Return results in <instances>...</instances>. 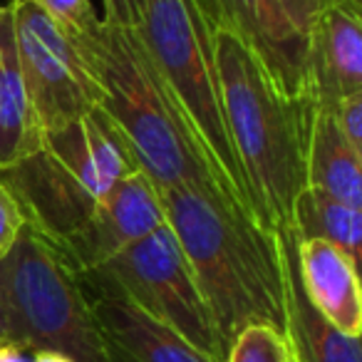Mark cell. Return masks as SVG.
Listing matches in <instances>:
<instances>
[{
	"instance_id": "cell-26",
	"label": "cell",
	"mask_w": 362,
	"mask_h": 362,
	"mask_svg": "<svg viewBox=\"0 0 362 362\" xmlns=\"http://www.w3.org/2000/svg\"><path fill=\"white\" fill-rule=\"evenodd\" d=\"M0 342H11V337H8V320H6V308H3V298H0Z\"/></svg>"
},
{
	"instance_id": "cell-28",
	"label": "cell",
	"mask_w": 362,
	"mask_h": 362,
	"mask_svg": "<svg viewBox=\"0 0 362 362\" xmlns=\"http://www.w3.org/2000/svg\"><path fill=\"white\" fill-rule=\"evenodd\" d=\"M0 8H3V6H0Z\"/></svg>"
},
{
	"instance_id": "cell-8",
	"label": "cell",
	"mask_w": 362,
	"mask_h": 362,
	"mask_svg": "<svg viewBox=\"0 0 362 362\" xmlns=\"http://www.w3.org/2000/svg\"><path fill=\"white\" fill-rule=\"evenodd\" d=\"M8 6L37 136L100 107L97 85L75 42L33 0H11Z\"/></svg>"
},
{
	"instance_id": "cell-13",
	"label": "cell",
	"mask_w": 362,
	"mask_h": 362,
	"mask_svg": "<svg viewBox=\"0 0 362 362\" xmlns=\"http://www.w3.org/2000/svg\"><path fill=\"white\" fill-rule=\"evenodd\" d=\"M298 238V236H296ZM298 273L308 300L350 337L362 335V293L357 263L322 238H298Z\"/></svg>"
},
{
	"instance_id": "cell-14",
	"label": "cell",
	"mask_w": 362,
	"mask_h": 362,
	"mask_svg": "<svg viewBox=\"0 0 362 362\" xmlns=\"http://www.w3.org/2000/svg\"><path fill=\"white\" fill-rule=\"evenodd\" d=\"M278 236L286 256V335L291 340L296 362H362L360 337L340 332L308 300L298 273V238L293 228H283Z\"/></svg>"
},
{
	"instance_id": "cell-27",
	"label": "cell",
	"mask_w": 362,
	"mask_h": 362,
	"mask_svg": "<svg viewBox=\"0 0 362 362\" xmlns=\"http://www.w3.org/2000/svg\"><path fill=\"white\" fill-rule=\"evenodd\" d=\"M327 3H337V0H320V8H322V6H327Z\"/></svg>"
},
{
	"instance_id": "cell-24",
	"label": "cell",
	"mask_w": 362,
	"mask_h": 362,
	"mask_svg": "<svg viewBox=\"0 0 362 362\" xmlns=\"http://www.w3.org/2000/svg\"><path fill=\"white\" fill-rule=\"evenodd\" d=\"M0 362H30V352L11 342H0Z\"/></svg>"
},
{
	"instance_id": "cell-19",
	"label": "cell",
	"mask_w": 362,
	"mask_h": 362,
	"mask_svg": "<svg viewBox=\"0 0 362 362\" xmlns=\"http://www.w3.org/2000/svg\"><path fill=\"white\" fill-rule=\"evenodd\" d=\"M67 37H77L87 33L100 16L95 13L92 0H33Z\"/></svg>"
},
{
	"instance_id": "cell-15",
	"label": "cell",
	"mask_w": 362,
	"mask_h": 362,
	"mask_svg": "<svg viewBox=\"0 0 362 362\" xmlns=\"http://www.w3.org/2000/svg\"><path fill=\"white\" fill-rule=\"evenodd\" d=\"M308 187L352 209H362V154L345 139L327 105H315L308 136Z\"/></svg>"
},
{
	"instance_id": "cell-4",
	"label": "cell",
	"mask_w": 362,
	"mask_h": 362,
	"mask_svg": "<svg viewBox=\"0 0 362 362\" xmlns=\"http://www.w3.org/2000/svg\"><path fill=\"white\" fill-rule=\"evenodd\" d=\"M141 171L129 139L102 107L80 119L42 132L28 154L0 166V181L11 189L25 226L62 251L87 223L112 189Z\"/></svg>"
},
{
	"instance_id": "cell-3",
	"label": "cell",
	"mask_w": 362,
	"mask_h": 362,
	"mask_svg": "<svg viewBox=\"0 0 362 362\" xmlns=\"http://www.w3.org/2000/svg\"><path fill=\"white\" fill-rule=\"evenodd\" d=\"M70 40L95 80L100 107L129 139L141 171L159 192L181 184H216L187 117L136 28L112 25L100 18L90 30Z\"/></svg>"
},
{
	"instance_id": "cell-23",
	"label": "cell",
	"mask_w": 362,
	"mask_h": 362,
	"mask_svg": "<svg viewBox=\"0 0 362 362\" xmlns=\"http://www.w3.org/2000/svg\"><path fill=\"white\" fill-rule=\"evenodd\" d=\"M278 3L288 13V18L296 23L298 30L310 37L313 25L317 21V13H320V0H278Z\"/></svg>"
},
{
	"instance_id": "cell-25",
	"label": "cell",
	"mask_w": 362,
	"mask_h": 362,
	"mask_svg": "<svg viewBox=\"0 0 362 362\" xmlns=\"http://www.w3.org/2000/svg\"><path fill=\"white\" fill-rule=\"evenodd\" d=\"M30 362H72L67 355L62 352H52V350H40V352H33Z\"/></svg>"
},
{
	"instance_id": "cell-22",
	"label": "cell",
	"mask_w": 362,
	"mask_h": 362,
	"mask_svg": "<svg viewBox=\"0 0 362 362\" xmlns=\"http://www.w3.org/2000/svg\"><path fill=\"white\" fill-rule=\"evenodd\" d=\"M105 3V23L122 28H136L144 11V0H102Z\"/></svg>"
},
{
	"instance_id": "cell-12",
	"label": "cell",
	"mask_w": 362,
	"mask_h": 362,
	"mask_svg": "<svg viewBox=\"0 0 362 362\" xmlns=\"http://www.w3.org/2000/svg\"><path fill=\"white\" fill-rule=\"evenodd\" d=\"M310 72L320 105L362 92V0L320 8L310 33Z\"/></svg>"
},
{
	"instance_id": "cell-10",
	"label": "cell",
	"mask_w": 362,
	"mask_h": 362,
	"mask_svg": "<svg viewBox=\"0 0 362 362\" xmlns=\"http://www.w3.org/2000/svg\"><path fill=\"white\" fill-rule=\"evenodd\" d=\"M164 223L166 214L159 189L144 171H134L97 204L85 226L57 253L82 276Z\"/></svg>"
},
{
	"instance_id": "cell-7",
	"label": "cell",
	"mask_w": 362,
	"mask_h": 362,
	"mask_svg": "<svg viewBox=\"0 0 362 362\" xmlns=\"http://www.w3.org/2000/svg\"><path fill=\"white\" fill-rule=\"evenodd\" d=\"M85 276V273H82ZM189 342L206 360L223 362L226 347L187 256L169 223L87 271Z\"/></svg>"
},
{
	"instance_id": "cell-17",
	"label": "cell",
	"mask_w": 362,
	"mask_h": 362,
	"mask_svg": "<svg viewBox=\"0 0 362 362\" xmlns=\"http://www.w3.org/2000/svg\"><path fill=\"white\" fill-rule=\"evenodd\" d=\"M291 228L298 238L330 241L360 266L362 209H352L320 189L305 187L293 204Z\"/></svg>"
},
{
	"instance_id": "cell-1",
	"label": "cell",
	"mask_w": 362,
	"mask_h": 362,
	"mask_svg": "<svg viewBox=\"0 0 362 362\" xmlns=\"http://www.w3.org/2000/svg\"><path fill=\"white\" fill-rule=\"evenodd\" d=\"M166 223L187 256L223 347L248 325L286 332V256L276 231L256 221L216 184L159 192Z\"/></svg>"
},
{
	"instance_id": "cell-6",
	"label": "cell",
	"mask_w": 362,
	"mask_h": 362,
	"mask_svg": "<svg viewBox=\"0 0 362 362\" xmlns=\"http://www.w3.org/2000/svg\"><path fill=\"white\" fill-rule=\"evenodd\" d=\"M8 337L25 352L52 350L72 362H107L80 273L30 228L0 258Z\"/></svg>"
},
{
	"instance_id": "cell-9",
	"label": "cell",
	"mask_w": 362,
	"mask_h": 362,
	"mask_svg": "<svg viewBox=\"0 0 362 362\" xmlns=\"http://www.w3.org/2000/svg\"><path fill=\"white\" fill-rule=\"evenodd\" d=\"M216 18L258 57L286 97H315L310 37L303 35L278 0H214Z\"/></svg>"
},
{
	"instance_id": "cell-11",
	"label": "cell",
	"mask_w": 362,
	"mask_h": 362,
	"mask_svg": "<svg viewBox=\"0 0 362 362\" xmlns=\"http://www.w3.org/2000/svg\"><path fill=\"white\" fill-rule=\"evenodd\" d=\"M90 296L107 362H211L95 276H80Z\"/></svg>"
},
{
	"instance_id": "cell-20",
	"label": "cell",
	"mask_w": 362,
	"mask_h": 362,
	"mask_svg": "<svg viewBox=\"0 0 362 362\" xmlns=\"http://www.w3.org/2000/svg\"><path fill=\"white\" fill-rule=\"evenodd\" d=\"M327 107H330L332 115H335L345 139L362 154V92L345 95Z\"/></svg>"
},
{
	"instance_id": "cell-16",
	"label": "cell",
	"mask_w": 362,
	"mask_h": 362,
	"mask_svg": "<svg viewBox=\"0 0 362 362\" xmlns=\"http://www.w3.org/2000/svg\"><path fill=\"white\" fill-rule=\"evenodd\" d=\"M37 144L30 100L18 62L11 6L0 8V166L18 161Z\"/></svg>"
},
{
	"instance_id": "cell-21",
	"label": "cell",
	"mask_w": 362,
	"mask_h": 362,
	"mask_svg": "<svg viewBox=\"0 0 362 362\" xmlns=\"http://www.w3.org/2000/svg\"><path fill=\"white\" fill-rule=\"evenodd\" d=\"M23 228H25V216H23L11 189L0 181V258L11 251Z\"/></svg>"
},
{
	"instance_id": "cell-5",
	"label": "cell",
	"mask_w": 362,
	"mask_h": 362,
	"mask_svg": "<svg viewBox=\"0 0 362 362\" xmlns=\"http://www.w3.org/2000/svg\"><path fill=\"white\" fill-rule=\"evenodd\" d=\"M136 33L179 102L221 192L258 221L223 117L214 62L211 0H144Z\"/></svg>"
},
{
	"instance_id": "cell-2",
	"label": "cell",
	"mask_w": 362,
	"mask_h": 362,
	"mask_svg": "<svg viewBox=\"0 0 362 362\" xmlns=\"http://www.w3.org/2000/svg\"><path fill=\"white\" fill-rule=\"evenodd\" d=\"M211 37L218 92L233 151L268 231L291 228L293 204L308 187V136L317 97H286L258 57L214 13Z\"/></svg>"
},
{
	"instance_id": "cell-18",
	"label": "cell",
	"mask_w": 362,
	"mask_h": 362,
	"mask_svg": "<svg viewBox=\"0 0 362 362\" xmlns=\"http://www.w3.org/2000/svg\"><path fill=\"white\" fill-rule=\"evenodd\" d=\"M223 362H296L291 340L271 325H248L231 340Z\"/></svg>"
}]
</instances>
